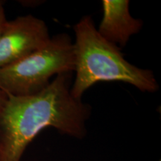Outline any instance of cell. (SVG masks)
Returning <instances> with one entry per match:
<instances>
[{"instance_id":"cell-8","label":"cell","mask_w":161,"mask_h":161,"mask_svg":"<svg viewBox=\"0 0 161 161\" xmlns=\"http://www.w3.org/2000/svg\"></svg>"},{"instance_id":"cell-6","label":"cell","mask_w":161,"mask_h":161,"mask_svg":"<svg viewBox=\"0 0 161 161\" xmlns=\"http://www.w3.org/2000/svg\"><path fill=\"white\" fill-rule=\"evenodd\" d=\"M7 21L8 20L6 19L5 17V9H4L3 7V3L2 1H0V34L3 31Z\"/></svg>"},{"instance_id":"cell-3","label":"cell","mask_w":161,"mask_h":161,"mask_svg":"<svg viewBox=\"0 0 161 161\" xmlns=\"http://www.w3.org/2000/svg\"><path fill=\"white\" fill-rule=\"evenodd\" d=\"M75 71L71 37L58 34L47 43L15 63L0 68V90L7 96L35 95L49 85L55 75Z\"/></svg>"},{"instance_id":"cell-7","label":"cell","mask_w":161,"mask_h":161,"mask_svg":"<svg viewBox=\"0 0 161 161\" xmlns=\"http://www.w3.org/2000/svg\"><path fill=\"white\" fill-rule=\"evenodd\" d=\"M8 96L0 90V114H1L2 110H3L4 106H5L6 101H7Z\"/></svg>"},{"instance_id":"cell-5","label":"cell","mask_w":161,"mask_h":161,"mask_svg":"<svg viewBox=\"0 0 161 161\" xmlns=\"http://www.w3.org/2000/svg\"><path fill=\"white\" fill-rule=\"evenodd\" d=\"M128 0H103V17L98 34L119 48L127 45L131 36L142 29L143 22L130 15Z\"/></svg>"},{"instance_id":"cell-1","label":"cell","mask_w":161,"mask_h":161,"mask_svg":"<svg viewBox=\"0 0 161 161\" xmlns=\"http://www.w3.org/2000/svg\"><path fill=\"white\" fill-rule=\"evenodd\" d=\"M71 74L58 75L35 95L8 96L0 114V161L21 160L28 146L47 128L79 140L86 135L91 107L71 95Z\"/></svg>"},{"instance_id":"cell-2","label":"cell","mask_w":161,"mask_h":161,"mask_svg":"<svg viewBox=\"0 0 161 161\" xmlns=\"http://www.w3.org/2000/svg\"><path fill=\"white\" fill-rule=\"evenodd\" d=\"M75 41V79L70 88L77 99L90 86L100 81H121L142 92H154L159 85L152 70L142 69L125 59L119 47L104 39L90 16H84L74 25Z\"/></svg>"},{"instance_id":"cell-4","label":"cell","mask_w":161,"mask_h":161,"mask_svg":"<svg viewBox=\"0 0 161 161\" xmlns=\"http://www.w3.org/2000/svg\"><path fill=\"white\" fill-rule=\"evenodd\" d=\"M50 38L45 22L31 14L7 21L0 34V68L40 49Z\"/></svg>"}]
</instances>
